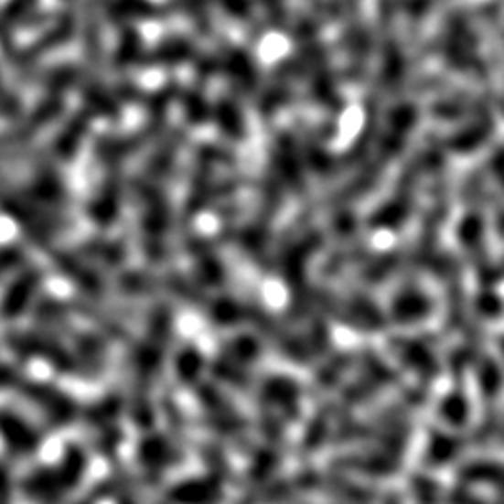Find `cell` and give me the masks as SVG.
Here are the masks:
<instances>
[{"mask_svg": "<svg viewBox=\"0 0 504 504\" xmlns=\"http://www.w3.org/2000/svg\"><path fill=\"white\" fill-rule=\"evenodd\" d=\"M219 497L220 491L209 482H183L172 493V499L183 504H215Z\"/></svg>", "mask_w": 504, "mask_h": 504, "instance_id": "cell-2", "label": "cell"}, {"mask_svg": "<svg viewBox=\"0 0 504 504\" xmlns=\"http://www.w3.org/2000/svg\"><path fill=\"white\" fill-rule=\"evenodd\" d=\"M0 432H3L6 441L14 446L12 450L27 454L36 448V443H38L36 432L10 413L8 415L0 413Z\"/></svg>", "mask_w": 504, "mask_h": 504, "instance_id": "cell-1", "label": "cell"}]
</instances>
